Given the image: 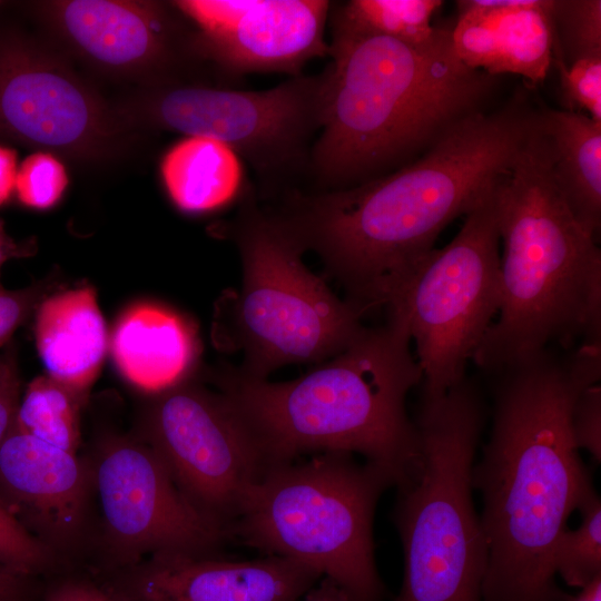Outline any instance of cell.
Masks as SVG:
<instances>
[{
    "mask_svg": "<svg viewBox=\"0 0 601 601\" xmlns=\"http://www.w3.org/2000/svg\"><path fill=\"white\" fill-rule=\"evenodd\" d=\"M538 108L515 96L479 111L425 152L358 185L297 196L282 214L364 313L431 252L442 230L466 215L513 166Z\"/></svg>",
    "mask_w": 601,
    "mask_h": 601,
    "instance_id": "6da1fadb",
    "label": "cell"
},
{
    "mask_svg": "<svg viewBox=\"0 0 601 601\" xmlns=\"http://www.w3.org/2000/svg\"><path fill=\"white\" fill-rule=\"evenodd\" d=\"M493 425L472 486L487 545L482 601H565L553 552L574 510L595 492L571 428L574 402L599 383L601 345L543 351L499 372Z\"/></svg>",
    "mask_w": 601,
    "mask_h": 601,
    "instance_id": "7a4b0ae2",
    "label": "cell"
},
{
    "mask_svg": "<svg viewBox=\"0 0 601 601\" xmlns=\"http://www.w3.org/2000/svg\"><path fill=\"white\" fill-rule=\"evenodd\" d=\"M328 57L322 71L319 136L309 161L328 190L414 160L483 111L496 82L459 59L450 29L424 46L332 32Z\"/></svg>",
    "mask_w": 601,
    "mask_h": 601,
    "instance_id": "3957f363",
    "label": "cell"
},
{
    "mask_svg": "<svg viewBox=\"0 0 601 601\" xmlns=\"http://www.w3.org/2000/svg\"><path fill=\"white\" fill-rule=\"evenodd\" d=\"M405 327L387 318L307 374L270 382L227 366L216 376L253 435L266 469L309 452L359 453L393 484L421 462L405 400L422 378Z\"/></svg>",
    "mask_w": 601,
    "mask_h": 601,
    "instance_id": "277c9868",
    "label": "cell"
},
{
    "mask_svg": "<svg viewBox=\"0 0 601 601\" xmlns=\"http://www.w3.org/2000/svg\"><path fill=\"white\" fill-rule=\"evenodd\" d=\"M501 256L499 317L472 359L499 372L552 344L601 341V253L552 174L539 114L496 186Z\"/></svg>",
    "mask_w": 601,
    "mask_h": 601,
    "instance_id": "5b68a950",
    "label": "cell"
},
{
    "mask_svg": "<svg viewBox=\"0 0 601 601\" xmlns=\"http://www.w3.org/2000/svg\"><path fill=\"white\" fill-rule=\"evenodd\" d=\"M484 417L470 380L442 394L422 393L414 422L421 462L398 485L394 511L404 552L394 601H482L487 545L472 470Z\"/></svg>",
    "mask_w": 601,
    "mask_h": 601,
    "instance_id": "8992f818",
    "label": "cell"
},
{
    "mask_svg": "<svg viewBox=\"0 0 601 601\" xmlns=\"http://www.w3.org/2000/svg\"><path fill=\"white\" fill-rule=\"evenodd\" d=\"M391 484L378 467L343 452L273 465L249 489L233 531L268 555L331 579L354 601H381L373 518Z\"/></svg>",
    "mask_w": 601,
    "mask_h": 601,
    "instance_id": "52a82bcc",
    "label": "cell"
},
{
    "mask_svg": "<svg viewBox=\"0 0 601 601\" xmlns=\"http://www.w3.org/2000/svg\"><path fill=\"white\" fill-rule=\"evenodd\" d=\"M229 230L243 280L224 299L219 337L243 355V373L267 378L288 364L324 362L365 329L364 312L306 267V250L280 214L246 203Z\"/></svg>",
    "mask_w": 601,
    "mask_h": 601,
    "instance_id": "ba28073f",
    "label": "cell"
},
{
    "mask_svg": "<svg viewBox=\"0 0 601 601\" xmlns=\"http://www.w3.org/2000/svg\"><path fill=\"white\" fill-rule=\"evenodd\" d=\"M497 184L465 215L456 236L431 250L384 302L387 317L415 343L425 393L442 394L465 378L499 313Z\"/></svg>",
    "mask_w": 601,
    "mask_h": 601,
    "instance_id": "9c48e42d",
    "label": "cell"
},
{
    "mask_svg": "<svg viewBox=\"0 0 601 601\" xmlns=\"http://www.w3.org/2000/svg\"><path fill=\"white\" fill-rule=\"evenodd\" d=\"M152 395L140 440L158 455L184 495L228 531L266 470L253 435L220 391L187 380Z\"/></svg>",
    "mask_w": 601,
    "mask_h": 601,
    "instance_id": "30bf717a",
    "label": "cell"
},
{
    "mask_svg": "<svg viewBox=\"0 0 601 601\" xmlns=\"http://www.w3.org/2000/svg\"><path fill=\"white\" fill-rule=\"evenodd\" d=\"M322 72L289 77L266 90L177 85L151 99V119L186 136L218 140L263 174L297 165L319 130Z\"/></svg>",
    "mask_w": 601,
    "mask_h": 601,
    "instance_id": "8fae6325",
    "label": "cell"
},
{
    "mask_svg": "<svg viewBox=\"0 0 601 601\" xmlns=\"http://www.w3.org/2000/svg\"><path fill=\"white\" fill-rule=\"evenodd\" d=\"M89 465L107 544L120 563L170 553L210 555L227 533L184 495L142 440L109 437Z\"/></svg>",
    "mask_w": 601,
    "mask_h": 601,
    "instance_id": "7c38bea8",
    "label": "cell"
},
{
    "mask_svg": "<svg viewBox=\"0 0 601 601\" xmlns=\"http://www.w3.org/2000/svg\"><path fill=\"white\" fill-rule=\"evenodd\" d=\"M199 31L204 51L229 76L300 75L326 57V0H179L173 2Z\"/></svg>",
    "mask_w": 601,
    "mask_h": 601,
    "instance_id": "4fadbf2b",
    "label": "cell"
},
{
    "mask_svg": "<svg viewBox=\"0 0 601 601\" xmlns=\"http://www.w3.org/2000/svg\"><path fill=\"white\" fill-rule=\"evenodd\" d=\"M0 132L53 151L95 152L111 137L101 102L65 67L20 42L0 46Z\"/></svg>",
    "mask_w": 601,
    "mask_h": 601,
    "instance_id": "5bb4252c",
    "label": "cell"
},
{
    "mask_svg": "<svg viewBox=\"0 0 601 601\" xmlns=\"http://www.w3.org/2000/svg\"><path fill=\"white\" fill-rule=\"evenodd\" d=\"M92 489L89 462L16 427L0 444V500L51 552L81 535Z\"/></svg>",
    "mask_w": 601,
    "mask_h": 601,
    "instance_id": "9a60e30c",
    "label": "cell"
},
{
    "mask_svg": "<svg viewBox=\"0 0 601 601\" xmlns=\"http://www.w3.org/2000/svg\"><path fill=\"white\" fill-rule=\"evenodd\" d=\"M316 571L267 555L231 561L184 553L149 558L130 582L134 601H298L317 580Z\"/></svg>",
    "mask_w": 601,
    "mask_h": 601,
    "instance_id": "2e32d148",
    "label": "cell"
},
{
    "mask_svg": "<svg viewBox=\"0 0 601 601\" xmlns=\"http://www.w3.org/2000/svg\"><path fill=\"white\" fill-rule=\"evenodd\" d=\"M456 6L452 41L466 67L532 83L546 78L553 65L551 0H461Z\"/></svg>",
    "mask_w": 601,
    "mask_h": 601,
    "instance_id": "e0dca14e",
    "label": "cell"
},
{
    "mask_svg": "<svg viewBox=\"0 0 601 601\" xmlns=\"http://www.w3.org/2000/svg\"><path fill=\"white\" fill-rule=\"evenodd\" d=\"M65 33L87 57L112 68L164 65L169 60L168 20L154 3L71 0L57 3Z\"/></svg>",
    "mask_w": 601,
    "mask_h": 601,
    "instance_id": "ac0fdd59",
    "label": "cell"
},
{
    "mask_svg": "<svg viewBox=\"0 0 601 601\" xmlns=\"http://www.w3.org/2000/svg\"><path fill=\"white\" fill-rule=\"evenodd\" d=\"M110 349L127 381L157 394L188 380L198 361L200 342L187 317L165 305L140 302L117 318Z\"/></svg>",
    "mask_w": 601,
    "mask_h": 601,
    "instance_id": "d6986e66",
    "label": "cell"
},
{
    "mask_svg": "<svg viewBox=\"0 0 601 601\" xmlns=\"http://www.w3.org/2000/svg\"><path fill=\"white\" fill-rule=\"evenodd\" d=\"M35 335L48 375L87 394L108 345L95 289L83 286L43 299L37 308Z\"/></svg>",
    "mask_w": 601,
    "mask_h": 601,
    "instance_id": "ffe728a7",
    "label": "cell"
},
{
    "mask_svg": "<svg viewBox=\"0 0 601 601\" xmlns=\"http://www.w3.org/2000/svg\"><path fill=\"white\" fill-rule=\"evenodd\" d=\"M554 180L571 213L595 239L601 227V121L575 110L539 108Z\"/></svg>",
    "mask_w": 601,
    "mask_h": 601,
    "instance_id": "44dd1931",
    "label": "cell"
},
{
    "mask_svg": "<svg viewBox=\"0 0 601 601\" xmlns=\"http://www.w3.org/2000/svg\"><path fill=\"white\" fill-rule=\"evenodd\" d=\"M160 175L170 200L187 214L229 205L243 184L237 154L218 140L195 136H187L167 150Z\"/></svg>",
    "mask_w": 601,
    "mask_h": 601,
    "instance_id": "7402d4cb",
    "label": "cell"
},
{
    "mask_svg": "<svg viewBox=\"0 0 601 601\" xmlns=\"http://www.w3.org/2000/svg\"><path fill=\"white\" fill-rule=\"evenodd\" d=\"M441 0H351L332 6V32L373 35L414 46L439 39L445 29L431 21Z\"/></svg>",
    "mask_w": 601,
    "mask_h": 601,
    "instance_id": "603a6c76",
    "label": "cell"
},
{
    "mask_svg": "<svg viewBox=\"0 0 601 601\" xmlns=\"http://www.w3.org/2000/svg\"><path fill=\"white\" fill-rule=\"evenodd\" d=\"M86 393L49 375L31 381L21 395L14 427L56 447L77 453Z\"/></svg>",
    "mask_w": 601,
    "mask_h": 601,
    "instance_id": "cb8c5ba5",
    "label": "cell"
},
{
    "mask_svg": "<svg viewBox=\"0 0 601 601\" xmlns=\"http://www.w3.org/2000/svg\"><path fill=\"white\" fill-rule=\"evenodd\" d=\"M581 525L559 536L553 566L569 587L582 589L601 574V500L593 492L579 508Z\"/></svg>",
    "mask_w": 601,
    "mask_h": 601,
    "instance_id": "d4e9b609",
    "label": "cell"
},
{
    "mask_svg": "<svg viewBox=\"0 0 601 601\" xmlns=\"http://www.w3.org/2000/svg\"><path fill=\"white\" fill-rule=\"evenodd\" d=\"M553 62L601 56V1L551 0ZM553 66V65H552Z\"/></svg>",
    "mask_w": 601,
    "mask_h": 601,
    "instance_id": "484cf974",
    "label": "cell"
},
{
    "mask_svg": "<svg viewBox=\"0 0 601 601\" xmlns=\"http://www.w3.org/2000/svg\"><path fill=\"white\" fill-rule=\"evenodd\" d=\"M68 186L63 164L48 151L29 155L18 167L14 191L21 204L43 210L53 207Z\"/></svg>",
    "mask_w": 601,
    "mask_h": 601,
    "instance_id": "4316f807",
    "label": "cell"
},
{
    "mask_svg": "<svg viewBox=\"0 0 601 601\" xmlns=\"http://www.w3.org/2000/svg\"><path fill=\"white\" fill-rule=\"evenodd\" d=\"M53 552L31 535L0 500V566L30 578L47 569Z\"/></svg>",
    "mask_w": 601,
    "mask_h": 601,
    "instance_id": "83f0119b",
    "label": "cell"
},
{
    "mask_svg": "<svg viewBox=\"0 0 601 601\" xmlns=\"http://www.w3.org/2000/svg\"><path fill=\"white\" fill-rule=\"evenodd\" d=\"M552 67L558 69L570 110L578 107L591 119L601 121V56L583 58L568 66L553 62Z\"/></svg>",
    "mask_w": 601,
    "mask_h": 601,
    "instance_id": "f1b7e54d",
    "label": "cell"
},
{
    "mask_svg": "<svg viewBox=\"0 0 601 601\" xmlns=\"http://www.w3.org/2000/svg\"><path fill=\"white\" fill-rule=\"evenodd\" d=\"M571 428L578 449L588 450L601 461V386L593 384L581 392L571 413Z\"/></svg>",
    "mask_w": 601,
    "mask_h": 601,
    "instance_id": "f546056e",
    "label": "cell"
},
{
    "mask_svg": "<svg viewBox=\"0 0 601 601\" xmlns=\"http://www.w3.org/2000/svg\"><path fill=\"white\" fill-rule=\"evenodd\" d=\"M46 290L40 284L18 290H9L0 285V348L9 342L13 333L38 308Z\"/></svg>",
    "mask_w": 601,
    "mask_h": 601,
    "instance_id": "4dcf8cb0",
    "label": "cell"
},
{
    "mask_svg": "<svg viewBox=\"0 0 601 601\" xmlns=\"http://www.w3.org/2000/svg\"><path fill=\"white\" fill-rule=\"evenodd\" d=\"M21 398V381L11 349L0 354V444L14 428Z\"/></svg>",
    "mask_w": 601,
    "mask_h": 601,
    "instance_id": "1f68e13d",
    "label": "cell"
},
{
    "mask_svg": "<svg viewBox=\"0 0 601 601\" xmlns=\"http://www.w3.org/2000/svg\"><path fill=\"white\" fill-rule=\"evenodd\" d=\"M43 601H134L121 599L97 587L81 582H66L51 590Z\"/></svg>",
    "mask_w": 601,
    "mask_h": 601,
    "instance_id": "d6a6232c",
    "label": "cell"
},
{
    "mask_svg": "<svg viewBox=\"0 0 601 601\" xmlns=\"http://www.w3.org/2000/svg\"><path fill=\"white\" fill-rule=\"evenodd\" d=\"M17 171L16 150L0 145V207L9 200L14 191Z\"/></svg>",
    "mask_w": 601,
    "mask_h": 601,
    "instance_id": "836d02e7",
    "label": "cell"
},
{
    "mask_svg": "<svg viewBox=\"0 0 601 601\" xmlns=\"http://www.w3.org/2000/svg\"><path fill=\"white\" fill-rule=\"evenodd\" d=\"M28 579L0 566V601H23Z\"/></svg>",
    "mask_w": 601,
    "mask_h": 601,
    "instance_id": "e575fe53",
    "label": "cell"
},
{
    "mask_svg": "<svg viewBox=\"0 0 601 601\" xmlns=\"http://www.w3.org/2000/svg\"><path fill=\"white\" fill-rule=\"evenodd\" d=\"M299 601V600H298ZM300 601H354L339 585L323 577L318 584L307 590Z\"/></svg>",
    "mask_w": 601,
    "mask_h": 601,
    "instance_id": "d590c367",
    "label": "cell"
},
{
    "mask_svg": "<svg viewBox=\"0 0 601 601\" xmlns=\"http://www.w3.org/2000/svg\"><path fill=\"white\" fill-rule=\"evenodd\" d=\"M28 254L24 246L17 244L6 231L0 219V268L10 258L20 257Z\"/></svg>",
    "mask_w": 601,
    "mask_h": 601,
    "instance_id": "8d00e7d4",
    "label": "cell"
},
{
    "mask_svg": "<svg viewBox=\"0 0 601 601\" xmlns=\"http://www.w3.org/2000/svg\"><path fill=\"white\" fill-rule=\"evenodd\" d=\"M565 601H601V574L580 589L577 595L569 594Z\"/></svg>",
    "mask_w": 601,
    "mask_h": 601,
    "instance_id": "74e56055",
    "label": "cell"
}]
</instances>
